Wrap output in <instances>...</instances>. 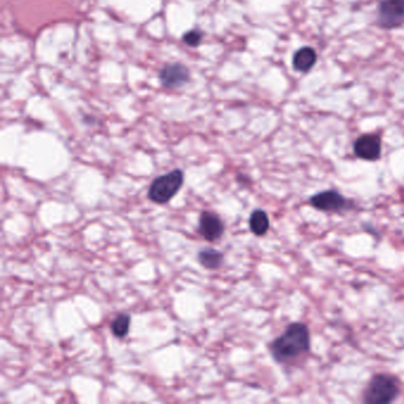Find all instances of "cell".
<instances>
[{"label": "cell", "instance_id": "6da1fadb", "mask_svg": "<svg viewBox=\"0 0 404 404\" xmlns=\"http://www.w3.org/2000/svg\"><path fill=\"white\" fill-rule=\"evenodd\" d=\"M311 337L310 329L303 322H293L287 326L284 334L270 344V351L279 363H287L299 355L310 351Z\"/></svg>", "mask_w": 404, "mask_h": 404}, {"label": "cell", "instance_id": "7a4b0ae2", "mask_svg": "<svg viewBox=\"0 0 404 404\" xmlns=\"http://www.w3.org/2000/svg\"><path fill=\"white\" fill-rule=\"evenodd\" d=\"M400 393L397 379L390 374H379L371 378L364 393V402L369 404L391 403Z\"/></svg>", "mask_w": 404, "mask_h": 404}, {"label": "cell", "instance_id": "3957f363", "mask_svg": "<svg viewBox=\"0 0 404 404\" xmlns=\"http://www.w3.org/2000/svg\"><path fill=\"white\" fill-rule=\"evenodd\" d=\"M184 184V172L176 169L156 178L149 189V198L157 204H166L178 194Z\"/></svg>", "mask_w": 404, "mask_h": 404}, {"label": "cell", "instance_id": "277c9868", "mask_svg": "<svg viewBox=\"0 0 404 404\" xmlns=\"http://www.w3.org/2000/svg\"><path fill=\"white\" fill-rule=\"evenodd\" d=\"M377 23L384 30L404 25V0H382L378 6Z\"/></svg>", "mask_w": 404, "mask_h": 404}, {"label": "cell", "instance_id": "5b68a950", "mask_svg": "<svg viewBox=\"0 0 404 404\" xmlns=\"http://www.w3.org/2000/svg\"><path fill=\"white\" fill-rule=\"evenodd\" d=\"M310 203L315 209L329 213H341L352 206V203L348 202V199L336 190L319 192L310 199Z\"/></svg>", "mask_w": 404, "mask_h": 404}, {"label": "cell", "instance_id": "8992f818", "mask_svg": "<svg viewBox=\"0 0 404 404\" xmlns=\"http://www.w3.org/2000/svg\"><path fill=\"white\" fill-rule=\"evenodd\" d=\"M353 152L363 160H378L382 153V142L377 134H364L353 144Z\"/></svg>", "mask_w": 404, "mask_h": 404}, {"label": "cell", "instance_id": "52a82bcc", "mask_svg": "<svg viewBox=\"0 0 404 404\" xmlns=\"http://www.w3.org/2000/svg\"><path fill=\"white\" fill-rule=\"evenodd\" d=\"M199 234L209 242L220 240L225 234V223L216 213L203 211L199 217Z\"/></svg>", "mask_w": 404, "mask_h": 404}, {"label": "cell", "instance_id": "ba28073f", "mask_svg": "<svg viewBox=\"0 0 404 404\" xmlns=\"http://www.w3.org/2000/svg\"><path fill=\"white\" fill-rule=\"evenodd\" d=\"M190 77L187 68L183 64L172 63L165 65L160 71V81L166 88H178L187 83Z\"/></svg>", "mask_w": 404, "mask_h": 404}, {"label": "cell", "instance_id": "9c48e42d", "mask_svg": "<svg viewBox=\"0 0 404 404\" xmlns=\"http://www.w3.org/2000/svg\"><path fill=\"white\" fill-rule=\"evenodd\" d=\"M317 53L311 46H303L293 56V67L300 72H308L317 63Z\"/></svg>", "mask_w": 404, "mask_h": 404}, {"label": "cell", "instance_id": "30bf717a", "mask_svg": "<svg viewBox=\"0 0 404 404\" xmlns=\"http://www.w3.org/2000/svg\"><path fill=\"white\" fill-rule=\"evenodd\" d=\"M225 255L222 251L213 248H204L198 253V263L206 270H216L222 266Z\"/></svg>", "mask_w": 404, "mask_h": 404}, {"label": "cell", "instance_id": "8fae6325", "mask_svg": "<svg viewBox=\"0 0 404 404\" xmlns=\"http://www.w3.org/2000/svg\"><path fill=\"white\" fill-rule=\"evenodd\" d=\"M249 227L254 235L263 236L270 229V218L263 210L258 209L253 211L249 218Z\"/></svg>", "mask_w": 404, "mask_h": 404}, {"label": "cell", "instance_id": "7c38bea8", "mask_svg": "<svg viewBox=\"0 0 404 404\" xmlns=\"http://www.w3.org/2000/svg\"><path fill=\"white\" fill-rule=\"evenodd\" d=\"M130 326H131V315L128 313H120L111 322V331L116 338H125L130 332Z\"/></svg>", "mask_w": 404, "mask_h": 404}, {"label": "cell", "instance_id": "4fadbf2b", "mask_svg": "<svg viewBox=\"0 0 404 404\" xmlns=\"http://www.w3.org/2000/svg\"><path fill=\"white\" fill-rule=\"evenodd\" d=\"M202 38L203 34L201 31L192 30L184 34L183 41L185 44L190 46H197L202 42Z\"/></svg>", "mask_w": 404, "mask_h": 404}]
</instances>
